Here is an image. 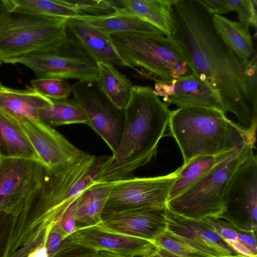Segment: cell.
Masks as SVG:
<instances>
[{"label": "cell", "instance_id": "2e32d148", "mask_svg": "<svg viewBox=\"0 0 257 257\" xmlns=\"http://www.w3.org/2000/svg\"><path fill=\"white\" fill-rule=\"evenodd\" d=\"M154 90L168 105L174 104L179 108L212 107L222 110L217 93L193 74L171 81L156 82Z\"/></svg>", "mask_w": 257, "mask_h": 257}, {"label": "cell", "instance_id": "d6a6232c", "mask_svg": "<svg viewBox=\"0 0 257 257\" xmlns=\"http://www.w3.org/2000/svg\"><path fill=\"white\" fill-rule=\"evenodd\" d=\"M69 236L60 221L54 223L48 234L46 246L49 257H53L63 241Z\"/></svg>", "mask_w": 257, "mask_h": 257}, {"label": "cell", "instance_id": "e575fe53", "mask_svg": "<svg viewBox=\"0 0 257 257\" xmlns=\"http://www.w3.org/2000/svg\"><path fill=\"white\" fill-rule=\"evenodd\" d=\"M76 202L77 199L70 205L60 220L63 227L69 235L76 230L75 226Z\"/></svg>", "mask_w": 257, "mask_h": 257}, {"label": "cell", "instance_id": "7c38bea8", "mask_svg": "<svg viewBox=\"0 0 257 257\" xmlns=\"http://www.w3.org/2000/svg\"><path fill=\"white\" fill-rule=\"evenodd\" d=\"M7 116L26 136L42 163L49 170L62 169L88 154L74 146L53 127L40 119H16Z\"/></svg>", "mask_w": 257, "mask_h": 257}, {"label": "cell", "instance_id": "52a82bcc", "mask_svg": "<svg viewBox=\"0 0 257 257\" xmlns=\"http://www.w3.org/2000/svg\"><path fill=\"white\" fill-rule=\"evenodd\" d=\"M3 62L23 64L30 68L37 78L96 82L98 73L97 63L68 36L48 47Z\"/></svg>", "mask_w": 257, "mask_h": 257}, {"label": "cell", "instance_id": "3957f363", "mask_svg": "<svg viewBox=\"0 0 257 257\" xmlns=\"http://www.w3.org/2000/svg\"><path fill=\"white\" fill-rule=\"evenodd\" d=\"M222 110L212 107H181L171 111L169 126L182 153L184 163L201 156L216 155L253 137L229 120Z\"/></svg>", "mask_w": 257, "mask_h": 257}, {"label": "cell", "instance_id": "d6986e66", "mask_svg": "<svg viewBox=\"0 0 257 257\" xmlns=\"http://www.w3.org/2000/svg\"><path fill=\"white\" fill-rule=\"evenodd\" d=\"M52 104L33 89L16 90L7 87L0 92V110L16 119H39V111Z\"/></svg>", "mask_w": 257, "mask_h": 257}, {"label": "cell", "instance_id": "277c9868", "mask_svg": "<svg viewBox=\"0 0 257 257\" xmlns=\"http://www.w3.org/2000/svg\"><path fill=\"white\" fill-rule=\"evenodd\" d=\"M126 67L156 82L193 74L183 50L173 37L125 32L110 35Z\"/></svg>", "mask_w": 257, "mask_h": 257}, {"label": "cell", "instance_id": "7402d4cb", "mask_svg": "<svg viewBox=\"0 0 257 257\" xmlns=\"http://www.w3.org/2000/svg\"><path fill=\"white\" fill-rule=\"evenodd\" d=\"M114 184L95 182L77 199L75 226L77 229L97 225L101 220L103 209Z\"/></svg>", "mask_w": 257, "mask_h": 257}, {"label": "cell", "instance_id": "83f0119b", "mask_svg": "<svg viewBox=\"0 0 257 257\" xmlns=\"http://www.w3.org/2000/svg\"><path fill=\"white\" fill-rule=\"evenodd\" d=\"M8 11L59 18L85 16L63 0H4Z\"/></svg>", "mask_w": 257, "mask_h": 257}, {"label": "cell", "instance_id": "4dcf8cb0", "mask_svg": "<svg viewBox=\"0 0 257 257\" xmlns=\"http://www.w3.org/2000/svg\"><path fill=\"white\" fill-rule=\"evenodd\" d=\"M232 11H236L238 15L239 21L249 27L256 28V0H228Z\"/></svg>", "mask_w": 257, "mask_h": 257}, {"label": "cell", "instance_id": "d590c367", "mask_svg": "<svg viewBox=\"0 0 257 257\" xmlns=\"http://www.w3.org/2000/svg\"><path fill=\"white\" fill-rule=\"evenodd\" d=\"M27 257H49L47 246H40L32 250Z\"/></svg>", "mask_w": 257, "mask_h": 257}, {"label": "cell", "instance_id": "cb8c5ba5", "mask_svg": "<svg viewBox=\"0 0 257 257\" xmlns=\"http://www.w3.org/2000/svg\"><path fill=\"white\" fill-rule=\"evenodd\" d=\"M0 155L10 158L33 160L42 163L26 136L1 110Z\"/></svg>", "mask_w": 257, "mask_h": 257}, {"label": "cell", "instance_id": "4fadbf2b", "mask_svg": "<svg viewBox=\"0 0 257 257\" xmlns=\"http://www.w3.org/2000/svg\"><path fill=\"white\" fill-rule=\"evenodd\" d=\"M166 217V230L194 249L212 257H234L240 255L203 219L187 218L171 211L167 208Z\"/></svg>", "mask_w": 257, "mask_h": 257}, {"label": "cell", "instance_id": "1f68e13d", "mask_svg": "<svg viewBox=\"0 0 257 257\" xmlns=\"http://www.w3.org/2000/svg\"><path fill=\"white\" fill-rule=\"evenodd\" d=\"M97 251L74 244L65 239L53 257H96Z\"/></svg>", "mask_w": 257, "mask_h": 257}, {"label": "cell", "instance_id": "30bf717a", "mask_svg": "<svg viewBox=\"0 0 257 257\" xmlns=\"http://www.w3.org/2000/svg\"><path fill=\"white\" fill-rule=\"evenodd\" d=\"M72 99L85 112L90 126L114 153L120 142L125 110L116 107L99 88L96 82L78 81L71 85Z\"/></svg>", "mask_w": 257, "mask_h": 257}, {"label": "cell", "instance_id": "8fae6325", "mask_svg": "<svg viewBox=\"0 0 257 257\" xmlns=\"http://www.w3.org/2000/svg\"><path fill=\"white\" fill-rule=\"evenodd\" d=\"M223 204L218 218L242 229L256 231V155L249 156L235 172L226 188Z\"/></svg>", "mask_w": 257, "mask_h": 257}, {"label": "cell", "instance_id": "e0dca14e", "mask_svg": "<svg viewBox=\"0 0 257 257\" xmlns=\"http://www.w3.org/2000/svg\"><path fill=\"white\" fill-rule=\"evenodd\" d=\"M66 33L96 63L104 62L120 68L126 67L110 35L73 18H67Z\"/></svg>", "mask_w": 257, "mask_h": 257}, {"label": "cell", "instance_id": "484cf974", "mask_svg": "<svg viewBox=\"0 0 257 257\" xmlns=\"http://www.w3.org/2000/svg\"><path fill=\"white\" fill-rule=\"evenodd\" d=\"M203 220L239 254L257 257L256 231L242 229L218 218Z\"/></svg>", "mask_w": 257, "mask_h": 257}, {"label": "cell", "instance_id": "603a6c76", "mask_svg": "<svg viewBox=\"0 0 257 257\" xmlns=\"http://www.w3.org/2000/svg\"><path fill=\"white\" fill-rule=\"evenodd\" d=\"M99 88L109 101L119 109H125L130 101L134 86L131 81L112 64L97 63Z\"/></svg>", "mask_w": 257, "mask_h": 257}, {"label": "cell", "instance_id": "8d00e7d4", "mask_svg": "<svg viewBox=\"0 0 257 257\" xmlns=\"http://www.w3.org/2000/svg\"><path fill=\"white\" fill-rule=\"evenodd\" d=\"M155 248L156 249V250L158 251L159 253L162 257H183V256H179V255L173 254L172 253H171V252L166 250L165 249L161 248H159V247H155ZM236 256H234V257H236Z\"/></svg>", "mask_w": 257, "mask_h": 257}, {"label": "cell", "instance_id": "b9f144b4", "mask_svg": "<svg viewBox=\"0 0 257 257\" xmlns=\"http://www.w3.org/2000/svg\"><path fill=\"white\" fill-rule=\"evenodd\" d=\"M236 257H247V256H244V255H238Z\"/></svg>", "mask_w": 257, "mask_h": 257}, {"label": "cell", "instance_id": "5b68a950", "mask_svg": "<svg viewBox=\"0 0 257 257\" xmlns=\"http://www.w3.org/2000/svg\"><path fill=\"white\" fill-rule=\"evenodd\" d=\"M254 148L252 141L237 147L184 192L169 200L167 208L196 220L219 218L223 211V198L230 180L240 164L253 154Z\"/></svg>", "mask_w": 257, "mask_h": 257}, {"label": "cell", "instance_id": "836d02e7", "mask_svg": "<svg viewBox=\"0 0 257 257\" xmlns=\"http://www.w3.org/2000/svg\"><path fill=\"white\" fill-rule=\"evenodd\" d=\"M211 15L227 14L232 11L228 0H196Z\"/></svg>", "mask_w": 257, "mask_h": 257}, {"label": "cell", "instance_id": "9a60e30c", "mask_svg": "<svg viewBox=\"0 0 257 257\" xmlns=\"http://www.w3.org/2000/svg\"><path fill=\"white\" fill-rule=\"evenodd\" d=\"M66 239L85 248L125 257H143L155 247L150 240L107 231L97 225L77 229Z\"/></svg>", "mask_w": 257, "mask_h": 257}, {"label": "cell", "instance_id": "8992f818", "mask_svg": "<svg viewBox=\"0 0 257 257\" xmlns=\"http://www.w3.org/2000/svg\"><path fill=\"white\" fill-rule=\"evenodd\" d=\"M67 18L7 9L0 18V57L4 60L48 47L67 37Z\"/></svg>", "mask_w": 257, "mask_h": 257}, {"label": "cell", "instance_id": "5bb4252c", "mask_svg": "<svg viewBox=\"0 0 257 257\" xmlns=\"http://www.w3.org/2000/svg\"><path fill=\"white\" fill-rule=\"evenodd\" d=\"M166 208L128 210L103 215L97 225L116 233L153 242L166 230Z\"/></svg>", "mask_w": 257, "mask_h": 257}, {"label": "cell", "instance_id": "ab89813d", "mask_svg": "<svg viewBox=\"0 0 257 257\" xmlns=\"http://www.w3.org/2000/svg\"><path fill=\"white\" fill-rule=\"evenodd\" d=\"M7 10L4 0H0V18L3 13Z\"/></svg>", "mask_w": 257, "mask_h": 257}, {"label": "cell", "instance_id": "ba28073f", "mask_svg": "<svg viewBox=\"0 0 257 257\" xmlns=\"http://www.w3.org/2000/svg\"><path fill=\"white\" fill-rule=\"evenodd\" d=\"M45 174L40 162L0 155V217L14 219L27 209L39 194Z\"/></svg>", "mask_w": 257, "mask_h": 257}, {"label": "cell", "instance_id": "ac0fdd59", "mask_svg": "<svg viewBox=\"0 0 257 257\" xmlns=\"http://www.w3.org/2000/svg\"><path fill=\"white\" fill-rule=\"evenodd\" d=\"M176 0H119L120 9L137 16L162 31L173 37L177 32L173 7Z\"/></svg>", "mask_w": 257, "mask_h": 257}, {"label": "cell", "instance_id": "74e56055", "mask_svg": "<svg viewBox=\"0 0 257 257\" xmlns=\"http://www.w3.org/2000/svg\"><path fill=\"white\" fill-rule=\"evenodd\" d=\"M96 257H125L116 253L107 251H97Z\"/></svg>", "mask_w": 257, "mask_h": 257}, {"label": "cell", "instance_id": "6da1fadb", "mask_svg": "<svg viewBox=\"0 0 257 257\" xmlns=\"http://www.w3.org/2000/svg\"><path fill=\"white\" fill-rule=\"evenodd\" d=\"M177 32L173 37L184 53L192 73L218 94L222 110L233 113L239 125L256 136V54L243 61L221 41L212 17L196 0H176Z\"/></svg>", "mask_w": 257, "mask_h": 257}, {"label": "cell", "instance_id": "f1b7e54d", "mask_svg": "<svg viewBox=\"0 0 257 257\" xmlns=\"http://www.w3.org/2000/svg\"><path fill=\"white\" fill-rule=\"evenodd\" d=\"M32 89L51 99H67L72 93L71 85L56 78H37L31 81Z\"/></svg>", "mask_w": 257, "mask_h": 257}, {"label": "cell", "instance_id": "f546056e", "mask_svg": "<svg viewBox=\"0 0 257 257\" xmlns=\"http://www.w3.org/2000/svg\"><path fill=\"white\" fill-rule=\"evenodd\" d=\"M85 16H101L117 12L120 7L117 1L110 0H63Z\"/></svg>", "mask_w": 257, "mask_h": 257}, {"label": "cell", "instance_id": "ee69618b", "mask_svg": "<svg viewBox=\"0 0 257 257\" xmlns=\"http://www.w3.org/2000/svg\"></svg>", "mask_w": 257, "mask_h": 257}, {"label": "cell", "instance_id": "f35d334b", "mask_svg": "<svg viewBox=\"0 0 257 257\" xmlns=\"http://www.w3.org/2000/svg\"><path fill=\"white\" fill-rule=\"evenodd\" d=\"M143 257H162L155 248L149 253L144 256Z\"/></svg>", "mask_w": 257, "mask_h": 257}, {"label": "cell", "instance_id": "60d3db41", "mask_svg": "<svg viewBox=\"0 0 257 257\" xmlns=\"http://www.w3.org/2000/svg\"><path fill=\"white\" fill-rule=\"evenodd\" d=\"M6 88L7 87L4 86L0 82V92H2L3 91H4Z\"/></svg>", "mask_w": 257, "mask_h": 257}, {"label": "cell", "instance_id": "9c48e42d", "mask_svg": "<svg viewBox=\"0 0 257 257\" xmlns=\"http://www.w3.org/2000/svg\"><path fill=\"white\" fill-rule=\"evenodd\" d=\"M179 168L169 174L153 177H131L114 182L102 215L125 210L167 207Z\"/></svg>", "mask_w": 257, "mask_h": 257}, {"label": "cell", "instance_id": "44dd1931", "mask_svg": "<svg viewBox=\"0 0 257 257\" xmlns=\"http://www.w3.org/2000/svg\"><path fill=\"white\" fill-rule=\"evenodd\" d=\"M212 21L216 33L232 53L243 61L252 59L256 53L248 25L219 15H212Z\"/></svg>", "mask_w": 257, "mask_h": 257}, {"label": "cell", "instance_id": "4316f807", "mask_svg": "<svg viewBox=\"0 0 257 257\" xmlns=\"http://www.w3.org/2000/svg\"><path fill=\"white\" fill-rule=\"evenodd\" d=\"M51 100V105L39 111V118L41 121L53 127L64 124H88L85 112L72 98Z\"/></svg>", "mask_w": 257, "mask_h": 257}, {"label": "cell", "instance_id": "7a4b0ae2", "mask_svg": "<svg viewBox=\"0 0 257 257\" xmlns=\"http://www.w3.org/2000/svg\"><path fill=\"white\" fill-rule=\"evenodd\" d=\"M150 86L135 85L117 150L102 166L97 182L111 183L132 177L157 153L169 123L171 111Z\"/></svg>", "mask_w": 257, "mask_h": 257}, {"label": "cell", "instance_id": "d4e9b609", "mask_svg": "<svg viewBox=\"0 0 257 257\" xmlns=\"http://www.w3.org/2000/svg\"><path fill=\"white\" fill-rule=\"evenodd\" d=\"M238 146L218 155L198 156L183 164L179 168L180 171L170 190L168 201L184 192L215 165L228 157Z\"/></svg>", "mask_w": 257, "mask_h": 257}, {"label": "cell", "instance_id": "ffe728a7", "mask_svg": "<svg viewBox=\"0 0 257 257\" xmlns=\"http://www.w3.org/2000/svg\"><path fill=\"white\" fill-rule=\"evenodd\" d=\"M99 31L110 35L113 34L137 32L165 36L158 28L142 18L119 10L113 14L101 16H83L76 18Z\"/></svg>", "mask_w": 257, "mask_h": 257}, {"label": "cell", "instance_id": "7bdbcfd3", "mask_svg": "<svg viewBox=\"0 0 257 257\" xmlns=\"http://www.w3.org/2000/svg\"><path fill=\"white\" fill-rule=\"evenodd\" d=\"M3 62L2 60L0 57V65H1L2 63Z\"/></svg>", "mask_w": 257, "mask_h": 257}]
</instances>
